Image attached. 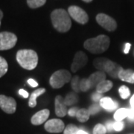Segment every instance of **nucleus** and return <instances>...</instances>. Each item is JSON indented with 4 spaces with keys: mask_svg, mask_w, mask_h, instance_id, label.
<instances>
[{
    "mask_svg": "<svg viewBox=\"0 0 134 134\" xmlns=\"http://www.w3.org/2000/svg\"><path fill=\"white\" fill-rule=\"evenodd\" d=\"M51 19L54 28L59 32H67L72 27L70 16L65 10H54L51 14Z\"/></svg>",
    "mask_w": 134,
    "mask_h": 134,
    "instance_id": "obj_1",
    "label": "nucleus"
},
{
    "mask_svg": "<svg viewBox=\"0 0 134 134\" xmlns=\"http://www.w3.org/2000/svg\"><path fill=\"white\" fill-rule=\"evenodd\" d=\"M16 60L25 69L33 70L38 64V55L31 49H21L16 53Z\"/></svg>",
    "mask_w": 134,
    "mask_h": 134,
    "instance_id": "obj_2",
    "label": "nucleus"
},
{
    "mask_svg": "<svg viewBox=\"0 0 134 134\" xmlns=\"http://www.w3.org/2000/svg\"><path fill=\"white\" fill-rule=\"evenodd\" d=\"M110 43V38L106 35L101 34L96 37L86 40L83 46L87 51L92 54H100L108 49Z\"/></svg>",
    "mask_w": 134,
    "mask_h": 134,
    "instance_id": "obj_3",
    "label": "nucleus"
},
{
    "mask_svg": "<svg viewBox=\"0 0 134 134\" xmlns=\"http://www.w3.org/2000/svg\"><path fill=\"white\" fill-rule=\"evenodd\" d=\"M93 65L98 71L107 72L110 77L113 78H118L119 74L123 69L116 63L110 60L105 58H96L93 61Z\"/></svg>",
    "mask_w": 134,
    "mask_h": 134,
    "instance_id": "obj_4",
    "label": "nucleus"
},
{
    "mask_svg": "<svg viewBox=\"0 0 134 134\" xmlns=\"http://www.w3.org/2000/svg\"><path fill=\"white\" fill-rule=\"evenodd\" d=\"M106 80V73L101 71L92 73L90 76L86 78H83L80 82V89L81 92H86L95 87L102 81Z\"/></svg>",
    "mask_w": 134,
    "mask_h": 134,
    "instance_id": "obj_5",
    "label": "nucleus"
},
{
    "mask_svg": "<svg viewBox=\"0 0 134 134\" xmlns=\"http://www.w3.org/2000/svg\"><path fill=\"white\" fill-rule=\"evenodd\" d=\"M71 80V73L65 69H60L53 73L49 79V83L54 89H59Z\"/></svg>",
    "mask_w": 134,
    "mask_h": 134,
    "instance_id": "obj_6",
    "label": "nucleus"
},
{
    "mask_svg": "<svg viewBox=\"0 0 134 134\" xmlns=\"http://www.w3.org/2000/svg\"><path fill=\"white\" fill-rule=\"evenodd\" d=\"M17 42V37L14 34L8 31L0 33V51L8 50L14 47Z\"/></svg>",
    "mask_w": 134,
    "mask_h": 134,
    "instance_id": "obj_7",
    "label": "nucleus"
},
{
    "mask_svg": "<svg viewBox=\"0 0 134 134\" xmlns=\"http://www.w3.org/2000/svg\"><path fill=\"white\" fill-rule=\"evenodd\" d=\"M68 13L72 19L80 24H86L89 21V16L86 11L78 6H70L68 9Z\"/></svg>",
    "mask_w": 134,
    "mask_h": 134,
    "instance_id": "obj_8",
    "label": "nucleus"
},
{
    "mask_svg": "<svg viewBox=\"0 0 134 134\" xmlns=\"http://www.w3.org/2000/svg\"><path fill=\"white\" fill-rule=\"evenodd\" d=\"M96 21L101 27L108 31H113L117 28L115 20L105 14H98L96 16Z\"/></svg>",
    "mask_w": 134,
    "mask_h": 134,
    "instance_id": "obj_9",
    "label": "nucleus"
},
{
    "mask_svg": "<svg viewBox=\"0 0 134 134\" xmlns=\"http://www.w3.org/2000/svg\"><path fill=\"white\" fill-rule=\"evenodd\" d=\"M0 108L6 113H14L16 110V102L11 97L0 95Z\"/></svg>",
    "mask_w": 134,
    "mask_h": 134,
    "instance_id": "obj_10",
    "label": "nucleus"
},
{
    "mask_svg": "<svg viewBox=\"0 0 134 134\" xmlns=\"http://www.w3.org/2000/svg\"><path fill=\"white\" fill-rule=\"evenodd\" d=\"M88 62V58L86 54L83 52H77L75 54L73 62L71 66V70L72 72H76L81 68L84 67Z\"/></svg>",
    "mask_w": 134,
    "mask_h": 134,
    "instance_id": "obj_11",
    "label": "nucleus"
},
{
    "mask_svg": "<svg viewBox=\"0 0 134 134\" xmlns=\"http://www.w3.org/2000/svg\"><path fill=\"white\" fill-rule=\"evenodd\" d=\"M45 129L46 131L52 133H58L64 130L65 125L62 120L53 119L48 120L45 124Z\"/></svg>",
    "mask_w": 134,
    "mask_h": 134,
    "instance_id": "obj_12",
    "label": "nucleus"
},
{
    "mask_svg": "<svg viewBox=\"0 0 134 134\" xmlns=\"http://www.w3.org/2000/svg\"><path fill=\"white\" fill-rule=\"evenodd\" d=\"M55 113L58 117H64L68 113L67 106L64 102V98L61 96H57L54 100Z\"/></svg>",
    "mask_w": 134,
    "mask_h": 134,
    "instance_id": "obj_13",
    "label": "nucleus"
},
{
    "mask_svg": "<svg viewBox=\"0 0 134 134\" xmlns=\"http://www.w3.org/2000/svg\"><path fill=\"white\" fill-rule=\"evenodd\" d=\"M49 114H50V112L47 109L40 110L32 116L31 121L32 125H42L48 119Z\"/></svg>",
    "mask_w": 134,
    "mask_h": 134,
    "instance_id": "obj_14",
    "label": "nucleus"
},
{
    "mask_svg": "<svg viewBox=\"0 0 134 134\" xmlns=\"http://www.w3.org/2000/svg\"><path fill=\"white\" fill-rule=\"evenodd\" d=\"M99 105L100 106V107L110 112L118 110L119 107L118 103L109 97H103L99 101Z\"/></svg>",
    "mask_w": 134,
    "mask_h": 134,
    "instance_id": "obj_15",
    "label": "nucleus"
},
{
    "mask_svg": "<svg viewBox=\"0 0 134 134\" xmlns=\"http://www.w3.org/2000/svg\"><path fill=\"white\" fill-rule=\"evenodd\" d=\"M133 72L134 71H133L132 69H122L119 74L118 78H119L120 80H121L122 81L134 83L133 77Z\"/></svg>",
    "mask_w": 134,
    "mask_h": 134,
    "instance_id": "obj_16",
    "label": "nucleus"
},
{
    "mask_svg": "<svg viewBox=\"0 0 134 134\" xmlns=\"http://www.w3.org/2000/svg\"><path fill=\"white\" fill-rule=\"evenodd\" d=\"M113 86V82L110 81L109 80H104L96 86V91L98 93L102 94V93H104V92H107L110 90Z\"/></svg>",
    "mask_w": 134,
    "mask_h": 134,
    "instance_id": "obj_17",
    "label": "nucleus"
},
{
    "mask_svg": "<svg viewBox=\"0 0 134 134\" xmlns=\"http://www.w3.org/2000/svg\"><path fill=\"white\" fill-rule=\"evenodd\" d=\"M46 92V89L45 88H40L36 90L35 91L31 93V95L30 96L29 100V106L30 107H34L37 106V98L39 96L43 95V93Z\"/></svg>",
    "mask_w": 134,
    "mask_h": 134,
    "instance_id": "obj_18",
    "label": "nucleus"
},
{
    "mask_svg": "<svg viewBox=\"0 0 134 134\" xmlns=\"http://www.w3.org/2000/svg\"><path fill=\"white\" fill-rule=\"evenodd\" d=\"M130 113V109L127 108H120L115 111L114 114V119L115 121H122L125 118L128 117Z\"/></svg>",
    "mask_w": 134,
    "mask_h": 134,
    "instance_id": "obj_19",
    "label": "nucleus"
},
{
    "mask_svg": "<svg viewBox=\"0 0 134 134\" xmlns=\"http://www.w3.org/2000/svg\"><path fill=\"white\" fill-rule=\"evenodd\" d=\"M90 116V114L88 110L84 109V108L79 109L76 115L77 119L80 122H86L87 120H89Z\"/></svg>",
    "mask_w": 134,
    "mask_h": 134,
    "instance_id": "obj_20",
    "label": "nucleus"
},
{
    "mask_svg": "<svg viewBox=\"0 0 134 134\" xmlns=\"http://www.w3.org/2000/svg\"><path fill=\"white\" fill-rule=\"evenodd\" d=\"M77 100H78V98H77V96L75 92L69 93L66 97L64 98V102H65L66 106L73 105L77 102Z\"/></svg>",
    "mask_w": 134,
    "mask_h": 134,
    "instance_id": "obj_21",
    "label": "nucleus"
},
{
    "mask_svg": "<svg viewBox=\"0 0 134 134\" xmlns=\"http://www.w3.org/2000/svg\"><path fill=\"white\" fill-rule=\"evenodd\" d=\"M8 64L5 58L0 56V77L4 76L8 72Z\"/></svg>",
    "mask_w": 134,
    "mask_h": 134,
    "instance_id": "obj_22",
    "label": "nucleus"
},
{
    "mask_svg": "<svg viewBox=\"0 0 134 134\" xmlns=\"http://www.w3.org/2000/svg\"><path fill=\"white\" fill-rule=\"evenodd\" d=\"M80 82L81 80L79 78L78 76L73 77V78H72L71 80V86H72V90L75 91V92H80L81 89H80Z\"/></svg>",
    "mask_w": 134,
    "mask_h": 134,
    "instance_id": "obj_23",
    "label": "nucleus"
},
{
    "mask_svg": "<svg viewBox=\"0 0 134 134\" xmlns=\"http://www.w3.org/2000/svg\"><path fill=\"white\" fill-rule=\"evenodd\" d=\"M46 0H27L28 5L31 8H37L45 5Z\"/></svg>",
    "mask_w": 134,
    "mask_h": 134,
    "instance_id": "obj_24",
    "label": "nucleus"
},
{
    "mask_svg": "<svg viewBox=\"0 0 134 134\" xmlns=\"http://www.w3.org/2000/svg\"><path fill=\"white\" fill-rule=\"evenodd\" d=\"M119 92L120 96L122 99H127L130 96V92L129 88L127 86H125V85L121 86L119 89Z\"/></svg>",
    "mask_w": 134,
    "mask_h": 134,
    "instance_id": "obj_25",
    "label": "nucleus"
},
{
    "mask_svg": "<svg viewBox=\"0 0 134 134\" xmlns=\"http://www.w3.org/2000/svg\"><path fill=\"white\" fill-rule=\"evenodd\" d=\"M79 130V128L77 127L76 125H68L65 127V129L63 130V134H77Z\"/></svg>",
    "mask_w": 134,
    "mask_h": 134,
    "instance_id": "obj_26",
    "label": "nucleus"
},
{
    "mask_svg": "<svg viewBox=\"0 0 134 134\" xmlns=\"http://www.w3.org/2000/svg\"><path fill=\"white\" fill-rule=\"evenodd\" d=\"M107 129L104 125L98 124L95 126L93 129V134H106Z\"/></svg>",
    "mask_w": 134,
    "mask_h": 134,
    "instance_id": "obj_27",
    "label": "nucleus"
},
{
    "mask_svg": "<svg viewBox=\"0 0 134 134\" xmlns=\"http://www.w3.org/2000/svg\"><path fill=\"white\" fill-rule=\"evenodd\" d=\"M100 110V106L98 105V104H92V105L90 107L88 111H89V113H90V115H95L96 113H98Z\"/></svg>",
    "mask_w": 134,
    "mask_h": 134,
    "instance_id": "obj_28",
    "label": "nucleus"
},
{
    "mask_svg": "<svg viewBox=\"0 0 134 134\" xmlns=\"http://www.w3.org/2000/svg\"><path fill=\"white\" fill-rule=\"evenodd\" d=\"M125 125L122 121H115L113 122V130L115 131H121L124 129Z\"/></svg>",
    "mask_w": 134,
    "mask_h": 134,
    "instance_id": "obj_29",
    "label": "nucleus"
},
{
    "mask_svg": "<svg viewBox=\"0 0 134 134\" xmlns=\"http://www.w3.org/2000/svg\"><path fill=\"white\" fill-rule=\"evenodd\" d=\"M78 108L77 107H72V108H70L69 110H68V114L69 116H76L77 115V111H78Z\"/></svg>",
    "mask_w": 134,
    "mask_h": 134,
    "instance_id": "obj_30",
    "label": "nucleus"
},
{
    "mask_svg": "<svg viewBox=\"0 0 134 134\" xmlns=\"http://www.w3.org/2000/svg\"><path fill=\"white\" fill-rule=\"evenodd\" d=\"M102 95L100 93L98 92H96V93H93L92 96V99L94 100V101H100V100L102 98Z\"/></svg>",
    "mask_w": 134,
    "mask_h": 134,
    "instance_id": "obj_31",
    "label": "nucleus"
},
{
    "mask_svg": "<svg viewBox=\"0 0 134 134\" xmlns=\"http://www.w3.org/2000/svg\"><path fill=\"white\" fill-rule=\"evenodd\" d=\"M28 83H29V84L31 86V87H37V86H38V83L35 80L32 79V78L29 79V80H28Z\"/></svg>",
    "mask_w": 134,
    "mask_h": 134,
    "instance_id": "obj_32",
    "label": "nucleus"
},
{
    "mask_svg": "<svg viewBox=\"0 0 134 134\" xmlns=\"http://www.w3.org/2000/svg\"><path fill=\"white\" fill-rule=\"evenodd\" d=\"M106 129L108 131H112L113 130V121H107L106 123Z\"/></svg>",
    "mask_w": 134,
    "mask_h": 134,
    "instance_id": "obj_33",
    "label": "nucleus"
},
{
    "mask_svg": "<svg viewBox=\"0 0 134 134\" xmlns=\"http://www.w3.org/2000/svg\"><path fill=\"white\" fill-rule=\"evenodd\" d=\"M19 94L20 96H22L23 97H24L25 98H27L29 96V92L27 91H25V90H23V89H21V90H19Z\"/></svg>",
    "mask_w": 134,
    "mask_h": 134,
    "instance_id": "obj_34",
    "label": "nucleus"
},
{
    "mask_svg": "<svg viewBox=\"0 0 134 134\" xmlns=\"http://www.w3.org/2000/svg\"><path fill=\"white\" fill-rule=\"evenodd\" d=\"M130 47H131V44H130V43H127L126 44H125V50H124V52H125V54H128Z\"/></svg>",
    "mask_w": 134,
    "mask_h": 134,
    "instance_id": "obj_35",
    "label": "nucleus"
},
{
    "mask_svg": "<svg viewBox=\"0 0 134 134\" xmlns=\"http://www.w3.org/2000/svg\"><path fill=\"white\" fill-rule=\"evenodd\" d=\"M130 107H131L130 109L134 112V95L131 97L130 100Z\"/></svg>",
    "mask_w": 134,
    "mask_h": 134,
    "instance_id": "obj_36",
    "label": "nucleus"
},
{
    "mask_svg": "<svg viewBox=\"0 0 134 134\" xmlns=\"http://www.w3.org/2000/svg\"><path fill=\"white\" fill-rule=\"evenodd\" d=\"M127 118H129V119L132 120V121L134 119V112L131 109H130V113Z\"/></svg>",
    "mask_w": 134,
    "mask_h": 134,
    "instance_id": "obj_37",
    "label": "nucleus"
},
{
    "mask_svg": "<svg viewBox=\"0 0 134 134\" xmlns=\"http://www.w3.org/2000/svg\"><path fill=\"white\" fill-rule=\"evenodd\" d=\"M77 134H89L87 132H86L85 130H83L81 129H79L78 130V132H77Z\"/></svg>",
    "mask_w": 134,
    "mask_h": 134,
    "instance_id": "obj_38",
    "label": "nucleus"
},
{
    "mask_svg": "<svg viewBox=\"0 0 134 134\" xmlns=\"http://www.w3.org/2000/svg\"><path fill=\"white\" fill-rule=\"evenodd\" d=\"M2 17H3V13H2V11L0 10V26H1V21H2Z\"/></svg>",
    "mask_w": 134,
    "mask_h": 134,
    "instance_id": "obj_39",
    "label": "nucleus"
},
{
    "mask_svg": "<svg viewBox=\"0 0 134 134\" xmlns=\"http://www.w3.org/2000/svg\"><path fill=\"white\" fill-rule=\"evenodd\" d=\"M83 2H91L92 0H83Z\"/></svg>",
    "mask_w": 134,
    "mask_h": 134,
    "instance_id": "obj_40",
    "label": "nucleus"
},
{
    "mask_svg": "<svg viewBox=\"0 0 134 134\" xmlns=\"http://www.w3.org/2000/svg\"><path fill=\"white\" fill-rule=\"evenodd\" d=\"M133 80H134V72H133Z\"/></svg>",
    "mask_w": 134,
    "mask_h": 134,
    "instance_id": "obj_41",
    "label": "nucleus"
}]
</instances>
